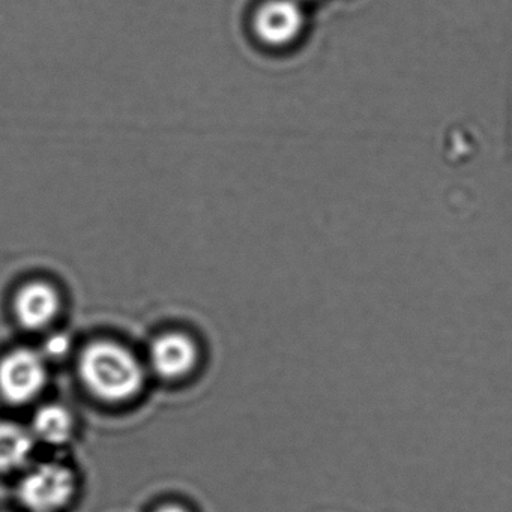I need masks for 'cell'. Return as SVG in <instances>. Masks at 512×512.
Returning <instances> with one entry per match:
<instances>
[{"label":"cell","mask_w":512,"mask_h":512,"mask_svg":"<svg viewBox=\"0 0 512 512\" xmlns=\"http://www.w3.org/2000/svg\"><path fill=\"white\" fill-rule=\"evenodd\" d=\"M79 371L86 388L110 403L136 397L145 383V370L136 356L112 341H97L86 347L80 356Z\"/></svg>","instance_id":"1"},{"label":"cell","mask_w":512,"mask_h":512,"mask_svg":"<svg viewBox=\"0 0 512 512\" xmlns=\"http://www.w3.org/2000/svg\"><path fill=\"white\" fill-rule=\"evenodd\" d=\"M76 490V478L68 467L47 463L35 467L20 482L23 505L34 512H55L67 505Z\"/></svg>","instance_id":"2"},{"label":"cell","mask_w":512,"mask_h":512,"mask_svg":"<svg viewBox=\"0 0 512 512\" xmlns=\"http://www.w3.org/2000/svg\"><path fill=\"white\" fill-rule=\"evenodd\" d=\"M46 380L44 358L35 350H13L0 361V395L14 406L34 400Z\"/></svg>","instance_id":"3"},{"label":"cell","mask_w":512,"mask_h":512,"mask_svg":"<svg viewBox=\"0 0 512 512\" xmlns=\"http://www.w3.org/2000/svg\"><path fill=\"white\" fill-rule=\"evenodd\" d=\"M304 23V11L296 0H268L257 10L253 29L260 43L283 49L298 40Z\"/></svg>","instance_id":"4"},{"label":"cell","mask_w":512,"mask_h":512,"mask_svg":"<svg viewBox=\"0 0 512 512\" xmlns=\"http://www.w3.org/2000/svg\"><path fill=\"white\" fill-rule=\"evenodd\" d=\"M61 296L47 281H31L17 293L14 301L17 319L31 331L46 328L58 316Z\"/></svg>","instance_id":"5"},{"label":"cell","mask_w":512,"mask_h":512,"mask_svg":"<svg viewBox=\"0 0 512 512\" xmlns=\"http://www.w3.org/2000/svg\"><path fill=\"white\" fill-rule=\"evenodd\" d=\"M151 362L155 373L164 379H179L190 373L196 365V344L190 337L179 332L161 335L152 344Z\"/></svg>","instance_id":"6"},{"label":"cell","mask_w":512,"mask_h":512,"mask_svg":"<svg viewBox=\"0 0 512 512\" xmlns=\"http://www.w3.org/2000/svg\"><path fill=\"white\" fill-rule=\"evenodd\" d=\"M34 446V433L14 422H0V472L25 466Z\"/></svg>","instance_id":"7"},{"label":"cell","mask_w":512,"mask_h":512,"mask_svg":"<svg viewBox=\"0 0 512 512\" xmlns=\"http://www.w3.org/2000/svg\"><path fill=\"white\" fill-rule=\"evenodd\" d=\"M34 436L50 445L67 442L73 433V418L70 412L58 404L41 407L34 418Z\"/></svg>","instance_id":"8"},{"label":"cell","mask_w":512,"mask_h":512,"mask_svg":"<svg viewBox=\"0 0 512 512\" xmlns=\"http://www.w3.org/2000/svg\"><path fill=\"white\" fill-rule=\"evenodd\" d=\"M70 347V338L64 334H53L44 344L47 355L52 356V358H62V356L67 355L70 352Z\"/></svg>","instance_id":"9"},{"label":"cell","mask_w":512,"mask_h":512,"mask_svg":"<svg viewBox=\"0 0 512 512\" xmlns=\"http://www.w3.org/2000/svg\"><path fill=\"white\" fill-rule=\"evenodd\" d=\"M157 512H185V511H184V509L179 508V506L169 505V506H164V508L158 509Z\"/></svg>","instance_id":"10"},{"label":"cell","mask_w":512,"mask_h":512,"mask_svg":"<svg viewBox=\"0 0 512 512\" xmlns=\"http://www.w3.org/2000/svg\"><path fill=\"white\" fill-rule=\"evenodd\" d=\"M296 2H299V4H301V2H304V0H296Z\"/></svg>","instance_id":"11"}]
</instances>
